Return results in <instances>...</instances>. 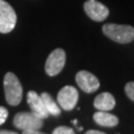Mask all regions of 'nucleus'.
<instances>
[{"instance_id":"9b49d317","label":"nucleus","mask_w":134,"mask_h":134,"mask_svg":"<svg viewBox=\"0 0 134 134\" xmlns=\"http://www.w3.org/2000/svg\"><path fill=\"white\" fill-rule=\"evenodd\" d=\"M93 120L96 121V123L103 127H114L119 122L117 116L108 113L107 111L100 110L93 114Z\"/></svg>"},{"instance_id":"ddd939ff","label":"nucleus","mask_w":134,"mask_h":134,"mask_svg":"<svg viewBox=\"0 0 134 134\" xmlns=\"http://www.w3.org/2000/svg\"><path fill=\"white\" fill-rule=\"evenodd\" d=\"M53 134H76L72 128L68 126H59L55 128L53 131Z\"/></svg>"},{"instance_id":"a211bd4d","label":"nucleus","mask_w":134,"mask_h":134,"mask_svg":"<svg viewBox=\"0 0 134 134\" xmlns=\"http://www.w3.org/2000/svg\"><path fill=\"white\" fill-rule=\"evenodd\" d=\"M0 134H19L14 131H9V130H0Z\"/></svg>"},{"instance_id":"7ed1b4c3","label":"nucleus","mask_w":134,"mask_h":134,"mask_svg":"<svg viewBox=\"0 0 134 134\" xmlns=\"http://www.w3.org/2000/svg\"><path fill=\"white\" fill-rule=\"evenodd\" d=\"M13 124L21 130H39L43 127L44 121L33 112H18L13 118Z\"/></svg>"},{"instance_id":"20e7f679","label":"nucleus","mask_w":134,"mask_h":134,"mask_svg":"<svg viewBox=\"0 0 134 134\" xmlns=\"http://www.w3.org/2000/svg\"><path fill=\"white\" fill-rule=\"evenodd\" d=\"M17 16L12 6L4 0H0V33H9L14 29Z\"/></svg>"},{"instance_id":"f8f14e48","label":"nucleus","mask_w":134,"mask_h":134,"mask_svg":"<svg viewBox=\"0 0 134 134\" xmlns=\"http://www.w3.org/2000/svg\"><path fill=\"white\" fill-rule=\"evenodd\" d=\"M41 98L44 102V105L46 107V109L48 111L49 114L54 115V116H58L61 114V108L60 106L56 103V101L54 100L52 96L48 93V92H43L41 94Z\"/></svg>"},{"instance_id":"dca6fc26","label":"nucleus","mask_w":134,"mask_h":134,"mask_svg":"<svg viewBox=\"0 0 134 134\" xmlns=\"http://www.w3.org/2000/svg\"><path fill=\"white\" fill-rule=\"evenodd\" d=\"M22 134H46L43 133L39 130H23V133Z\"/></svg>"},{"instance_id":"423d86ee","label":"nucleus","mask_w":134,"mask_h":134,"mask_svg":"<svg viewBox=\"0 0 134 134\" xmlns=\"http://www.w3.org/2000/svg\"><path fill=\"white\" fill-rule=\"evenodd\" d=\"M57 100L59 105L63 109L70 111L77 105L79 100V91L76 87L72 86H64L58 93Z\"/></svg>"},{"instance_id":"4468645a","label":"nucleus","mask_w":134,"mask_h":134,"mask_svg":"<svg viewBox=\"0 0 134 134\" xmlns=\"http://www.w3.org/2000/svg\"><path fill=\"white\" fill-rule=\"evenodd\" d=\"M124 90L126 96L134 102V81H129L128 83H126Z\"/></svg>"},{"instance_id":"0eeeda50","label":"nucleus","mask_w":134,"mask_h":134,"mask_svg":"<svg viewBox=\"0 0 134 134\" xmlns=\"http://www.w3.org/2000/svg\"><path fill=\"white\" fill-rule=\"evenodd\" d=\"M83 9L86 15L96 22L105 20L109 14L108 8L97 0H87L83 5Z\"/></svg>"},{"instance_id":"6e6552de","label":"nucleus","mask_w":134,"mask_h":134,"mask_svg":"<svg viewBox=\"0 0 134 134\" xmlns=\"http://www.w3.org/2000/svg\"><path fill=\"white\" fill-rule=\"evenodd\" d=\"M76 81L81 91L87 93H92L98 90L99 81L91 72L81 71L76 75Z\"/></svg>"},{"instance_id":"39448f33","label":"nucleus","mask_w":134,"mask_h":134,"mask_svg":"<svg viewBox=\"0 0 134 134\" xmlns=\"http://www.w3.org/2000/svg\"><path fill=\"white\" fill-rule=\"evenodd\" d=\"M66 64V53L63 49H56L49 55L45 64V71L50 77L57 76L62 72Z\"/></svg>"},{"instance_id":"2eb2a0df","label":"nucleus","mask_w":134,"mask_h":134,"mask_svg":"<svg viewBox=\"0 0 134 134\" xmlns=\"http://www.w3.org/2000/svg\"><path fill=\"white\" fill-rule=\"evenodd\" d=\"M8 114H9V112H8L7 108H5L4 106H0V125H2L6 121Z\"/></svg>"},{"instance_id":"f03ea898","label":"nucleus","mask_w":134,"mask_h":134,"mask_svg":"<svg viewBox=\"0 0 134 134\" xmlns=\"http://www.w3.org/2000/svg\"><path fill=\"white\" fill-rule=\"evenodd\" d=\"M102 32L110 40L119 44H128L134 40V28L129 25L108 23L103 25Z\"/></svg>"},{"instance_id":"1a4fd4ad","label":"nucleus","mask_w":134,"mask_h":134,"mask_svg":"<svg viewBox=\"0 0 134 134\" xmlns=\"http://www.w3.org/2000/svg\"><path fill=\"white\" fill-rule=\"evenodd\" d=\"M27 102L29 104V107L31 109V112H33L35 115H37L38 117L45 119L47 118L49 115L48 111L46 109V107L44 105V102L41 98V96H39L36 91H30L27 93Z\"/></svg>"},{"instance_id":"f257e3e1","label":"nucleus","mask_w":134,"mask_h":134,"mask_svg":"<svg viewBox=\"0 0 134 134\" xmlns=\"http://www.w3.org/2000/svg\"><path fill=\"white\" fill-rule=\"evenodd\" d=\"M5 99L9 105H18L22 100L23 88L19 79L13 72H7L3 81Z\"/></svg>"},{"instance_id":"9d476101","label":"nucleus","mask_w":134,"mask_h":134,"mask_svg":"<svg viewBox=\"0 0 134 134\" xmlns=\"http://www.w3.org/2000/svg\"><path fill=\"white\" fill-rule=\"evenodd\" d=\"M93 105L100 111H109L114 108L115 98L109 92H102L94 98Z\"/></svg>"},{"instance_id":"f3484780","label":"nucleus","mask_w":134,"mask_h":134,"mask_svg":"<svg viewBox=\"0 0 134 134\" xmlns=\"http://www.w3.org/2000/svg\"><path fill=\"white\" fill-rule=\"evenodd\" d=\"M85 134H106V133L101 132V131H98V130H88V131H86Z\"/></svg>"}]
</instances>
